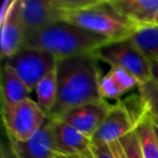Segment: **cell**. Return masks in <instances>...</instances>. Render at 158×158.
Here are the masks:
<instances>
[{
	"instance_id": "1",
	"label": "cell",
	"mask_w": 158,
	"mask_h": 158,
	"mask_svg": "<svg viewBox=\"0 0 158 158\" xmlns=\"http://www.w3.org/2000/svg\"><path fill=\"white\" fill-rule=\"evenodd\" d=\"M99 62L93 54L57 61V98L49 117L59 118L75 107L104 100L101 94L103 75Z\"/></svg>"
},
{
	"instance_id": "2",
	"label": "cell",
	"mask_w": 158,
	"mask_h": 158,
	"mask_svg": "<svg viewBox=\"0 0 158 158\" xmlns=\"http://www.w3.org/2000/svg\"><path fill=\"white\" fill-rule=\"evenodd\" d=\"M110 42L106 37L84 29L72 23L60 21L25 39L23 48L47 51L59 60L92 54L102 46Z\"/></svg>"
},
{
	"instance_id": "3",
	"label": "cell",
	"mask_w": 158,
	"mask_h": 158,
	"mask_svg": "<svg viewBox=\"0 0 158 158\" xmlns=\"http://www.w3.org/2000/svg\"><path fill=\"white\" fill-rule=\"evenodd\" d=\"M63 21L106 37L110 41L131 38L141 28L118 13L110 0H97L90 7L65 14Z\"/></svg>"
},
{
	"instance_id": "4",
	"label": "cell",
	"mask_w": 158,
	"mask_h": 158,
	"mask_svg": "<svg viewBox=\"0 0 158 158\" xmlns=\"http://www.w3.org/2000/svg\"><path fill=\"white\" fill-rule=\"evenodd\" d=\"M99 61L110 67L120 68L134 77L140 84L152 80L151 61L135 46L131 38L110 41L92 53Z\"/></svg>"
},
{
	"instance_id": "5",
	"label": "cell",
	"mask_w": 158,
	"mask_h": 158,
	"mask_svg": "<svg viewBox=\"0 0 158 158\" xmlns=\"http://www.w3.org/2000/svg\"><path fill=\"white\" fill-rule=\"evenodd\" d=\"M47 116L37 102L29 98L13 104H2V119L10 142L31 139L46 123Z\"/></svg>"
},
{
	"instance_id": "6",
	"label": "cell",
	"mask_w": 158,
	"mask_h": 158,
	"mask_svg": "<svg viewBox=\"0 0 158 158\" xmlns=\"http://www.w3.org/2000/svg\"><path fill=\"white\" fill-rule=\"evenodd\" d=\"M56 63L57 59L53 54L31 48H22L3 61V65L11 67L31 91L35 90L40 80L55 69Z\"/></svg>"
},
{
	"instance_id": "7",
	"label": "cell",
	"mask_w": 158,
	"mask_h": 158,
	"mask_svg": "<svg viewBox=\"0 0 158 158\" xmlns=\"http://www.w3.org/2000/svg\"><path fill=\"white\" fill-rule=\"evenodd\" d=\"M140 116H134L123 102L112 105L102 125L91 139L92 145L110 144L127 135L134 130Z\"/></svg>"
},
{
	"instance_id": "8",
	"label": "cell",
	"mask_w": 158,
	"mask_h": 158,
	"mask_svg": "<svg viewBox=\"0 0 158 158\" xmlns=\"http://www.w3.org/2000/svg\"><path fill=\"white\" fill-rule=\"evenodd\" d=\"M25 39L55 22L63 21L64 13L56 0H22Z\"/></svg>"
},
{
	"instance_id": "9",
	"label": "cell",
	"mask_w": 158,
	"mask_h": 158,
	"mask_svg": "<svg viewBox=\"0 0 158 158\" xmlns=\"http://www.w3.org/2000/svg\"><path fill=\"white\" fill-rule=\"evenodd\" d=\"M110 105L106 100L88 103L66 112L59 118L76 130L92 139L110 112Z\"/></svg>"
},
{
	"instance_id": "10",
	"label": "cell",
	"mask_w": 158,
	"mask_h": 158,
	"mask_svg": "<svg viewBox=\"0 0 158 158\" xmlns=\"http://www.w3.org/2000/svg\"><path fill=\"white\" fill-rule=\"evenodd\" d=\"M52 118L48 116L46 123L31 139L22 142L11 143L15 158H59L53 136Z\"/></svg>"
},
{
	"instance_id": "11",
	"label": "cell",
	"mask_w": 158,
	"mask_h": 158,
	"mask_svg": "<svg viewBox=\"0 0 158 158\" xmlns=\"http://www.w3.org/2000/svg\"><path fill=\"white\" fill-rule=\"evenodd\" d=\"M1 57L14 55L23 48L25 27L22 16V0H14L6 20L1 23Z\"/></svg>"
},
{
	"instance_id": "12",
	"label": "cell",
	"mask_w": 158,
	"mask_h": 158,
	"mask_svg": "<svg viewBox=\"0 0 158 158\" xmlns=\"http://www.w3.org/2000/svg\"><path fill=\"white\" fill-rule=\"evenodd\" d=\"M52 121L55 146L61 155H80L91 148L90 138L61 119L52 118Z\"/></svg>"
},
{
	"instance_id": "13",
	"label": "cell",
	"mask_w": 158,
	"mask_h": 158,
	"mask_svg": "<svg viewBox=\"0 0 158 158\" xmlns=\"http://www.w3.org/2000/svg\"><path fill=\"white\" fill-rule=\"evenodd\" d=\"M110 3L118 13L141 28L154 25L158 12V0H110Z\"/></svg>"
},
{
	"instance_id": "14",
	"label": "cell",
	"mask_w": 158,
	"mask_h": 158,
	"mask_svg": "<svg viewBox=\"0 0 158 158\" xmlns=\"http://www.w3.org/2000/svg\"><path fill=\"white\" fill-rule=\"evenodd\" d=\"M140 82L132 75L120 68L110 67L101 79V94L104 100L118 99L130 90L138 88Z\"/></svg>"
},
{
	"instance_id": "15",
	"label": "cell",
	"mask_w": 158,
	"mask_h": 158,
	"mask_svg": "<svg viewBox=\"0 0 158 158\" xmlns=\"http://www.w3.org/2000/svg\"><path fill=\"white\" fill-rule=\"evenodd\" d=\"M31 91L18 74L7 65L1 73V101L2 104H13L29 99Z\"/></svg>"
},
{
	"instance_id": "16",
	"label": "cell",
	"mask_w": 158,
	"mask_h": 158,
	"mask_svg": "<svg viewBox=\"0 0 158 158\" xmlns=\"http://www.w3.org/2000/svg\"><path fill=\"white\" fill-rule=\"evenodd\" d=\"M134 131L138 136L141 152L144 158H158V138L152 119L142 112L136 121Z\"/></svg>"
},
{
	"instance_id": "17",
	"label": "cell",
	"mask_w": 158,
	"mask_h": 158,
	"mask_svg": "<svg viewBox=\"0 0 158 158\" xmlns=\"http://www.w3.org/2000/svg\"><path fill=\"white\" fill-rule=\"evenodd\" d=\"M56 68V67H55ZM36 102L39 107L48 116L54 106L57 98V79L56 70H52L42 78L35 89Z\"/></svg>"
},
{
	"instance_id": "18",
	"label": "cell",
	"mask_w": 158,
	"mask_h": 158,
	"mask_svg": "<svg viewBox=\"0 0 158 158\" xmlns=\"http://www.w3.org/2000/svg\"><path fill=\"white\" fill-rule=\"evenodd\" d=\"M131 40L149 60L158 62V26L142 27L132 36Z\"/></svg>"
},
{
	"instance_id": "19",
	"label": "cell",
	"mask_w": 158,
	"mask_h": 158,
	"mask_svg": "<svg viewBox=\"0 0 158 158\" xmlns=\"http://www.w3.org/2000/svg\"><path fill=\"white\" fill-rule=\"evenodd\" d=\"M138 91L142 112L158 126V86L153 80H149L139 85Z\"/></svg>"
},
{
	"instance_id": "20",
	"label": "cell",
	"mask_w": 158,
	"mask_h": 158,
	"mask_svg": "<svg viewBox=\"0 0 158 158\" xmlns=\"http://www.w3.org/2000/svg\"><path fill=\"white\" fill-rule=\"evenodd\" d=\"M110 145L118 158H144L134 130Z\"/></svg>"
},
{
	"instance_id": "21",
	"label": "cell",
	"mask_w": 158,
	"mask_h": 158,
	"mask_svg": "<svg viewBox=\"0 0 158 158\" xmlns=\"http://www.w3.org/2000/svg\"><path fill=\"white\" fill-rule=\"evenodd\" d=\"M91 149L94 158H118L110 144L91 145Z\"/></svg>"
},
{
	"instance_id": "22",
	"label": "cell",
	"mask_w": 158,
	"mask_h": 158,
	"mask_svg": "<svg viewBox=\"0 0 158 158\" xmlns=\"http://www.w3.org/2000/svg\"><path fill=\"white\" fill-rule=\"evenodd\" d=\"M13 2H14V0H6V1H3L2 6H1V9H0V24L6 20V18H7V15L9 14L10 9H11Z\"/></svg>"
},
{
	"instance_id": "23",
	"label": "cell",
	"mask_w": 158,
	"mask_h": 158,
	"mask_svg": "<svg viewBox=\"0 0 158 158\" xmlns=\"http://www.w3.org/2000/svg\"><path fill=\"white\" fill-rule=\"evenodd\" d=\"M151 61V76L152 80L155 82L158 86V62L153 61V60H149Z\"/></svg>"
},
{
	"instance_id": "24",
	"label": "cell",
	"mask_w": 158,
	"mask_h": 158,
	"mask_svg": "<svg viewBox=\"0 0 158 158\" xmlns=\"http://www.w3.org/2000/svg\"><path fill=\"white\" fill-rule=\"evenodd\" d=\"M59 158H94L92 153V149H89L88 152L84 154H80V155H70V156H65V155H60Z\"/></svg>"
},
{
	"instance_id": "25",
	"label": "cell",
	"mask_w": 158,
	"mask_h": 158,
	"mask_svg": "<svg viewBox=\"0 0 158 158\" xmlns=\"http://www.w3.org/2000/svg\"><path fill=\"white\" fill-rule=\"evenodd\" d=\"M154 25H155V26H158V12H157V14H156L155 21H154Z\"/></svg>"
},
{
	"instance_id": "26",
	"label": "cell",
	"mask_w": 158,
	"mask_h": 158,
	"mask_svg": "<svg viewBox=\"0 0 158 158\" xmlns=\"http://www.w3.org/2000/svg\"><path fill=\"white\" fill-rule=\"evenodd\" d=\"M154 126H155V132H156V135H157V138H158V126H156L155 123H154Z\"/></svg>"
}]
</instances>
